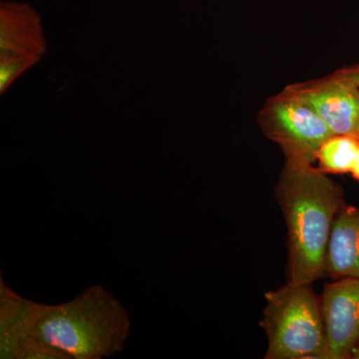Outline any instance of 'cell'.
<instances>
[{"label": "cell", "mask_w": 359, "mask_h": 359, "mask_svg": "<svg viewBox=\"0 0 359 359\" xmlns=\"http://www.w3.org/2000/svg\"><path fill=\"white\" fill-rule=\"evenodd\" d=\"M276 198L287 228L289 283L313 285L325 275L330 233L344 205L341 187L313 164L285 162Z\"/></svg>", "instance_id": "cell-1"}, {"label": "cell", "mask_w": 359, "mask_h": 359, "mask_svg": "<svg viewBox=\"0 0 359 359\" xmlns=\"http://www.w3.org/2000/svg\"><path fill=\"white\" fill-rule=\"evenodd\" d=\"M25 325L30 334L70 359H101L120 353L131 330L127 309L102 285L65 304L27 299Z\"/></svg>", "instance_id": "cell-2"}, {"label": "cell", "mask_w": 359, "mask_h": 359, "mask_svg": "<svg viewBox=\"0 0 359 359\" xmlns=\"http://www.w3.org/2000/svg\"><path fill=\"white\" fill-rule=\"evenodd\" d=\"M259 327L268 339L266 359H327V330L320 297L311 283H287L264 294Z\"/></svg>", "instance_id": "cell-3"}, {"label": "cell", "mask_w": 359, "mask_h": 359, "mask_svg": "<svg viewBox=\"0 0 359 359\" xmlns=\"http://www.w3.org/2000/svg\"><path fill=\"white\" fill-rule=\"evenodd\" d=\"M259 122L264 135L282 149L285 162L313 164L321 145L334 135L289 87L269 99Z\"/></svg>", "instance_id": "cell-4"}, {"label": "cell", "mask_w": 359, "mask_h": 359, "mask_svg": "<svg viewBox=\"0 0 359 359\" xmlns=\"http://www.w3.org/2000/svg\"><path fill=\"white\" fill-rule=\"evenodd\" d=\"M47 51L41 15L29 4H0V93L41 60Z\"/></svg>", "instance_id": "cell-5"}, {"label": "cell", "mask_w": 359, "mask_h": 359, "mask_svg": "<svg viewBox=\"0 0 359 359\" xmlns=\"http://www.w3.org/2000/svg\"><path fill=\"white\" fill-rule=\"evenodd\" d=\"M311 106L334 135L359 137V88L339 72L290 86Z\"/></svg>", "instance_id": "cell-6"}, {"label": "cell", "mask_w": 359, "mask_h": 359, "mask_svg": "<svg viewBox=\"0 0 359 359\" xmlns=\"http://www.w3.org/2000/svg\"><path fill=\"white\" fill-rule=\"evenodd\" d=\"M327 330V359L351 358L359 342V278H339L327 283L320 295Z\"/></svg>", "instance_id": "cell-7"}, {"label": "cell", "mask_w": 359, "mask_h": 359, "mask_svg": "<svg viewBox=\"0 0 359 359\" xmlns=\"http://www.w3.org/2000/svg\"><path fill=\"white\" fill-rule=\"evenodd\" d=\"M325 273L339 278H359V208L342 205L335 218L327 257Z\"/></svg>", "instance_id": "cell-8"}, {"label": "cell", "mask_w": 359, "mask_h": 359, "mask_svg": "<svg viewBox=\"0 0 359 359\" xmlns=\"http://www.w3.org/2000/svg\"><path fill=\"white\" fill-rule=\"evenodd\" d=\"M359 151V139L347 135H334L321 145L316 161L327 174L351 173Z\"/></svg>", "instance_id": "cell-9"}, {"label": "cell", "mask_w": 359, "mask_h": 359, "mask_svg": "<svg viewBox=\"0 0 359 359\" xmlns=\"http://www.w3.org/2000/svg\"><path fill=\"white\" fill-rule=\"evenodd\" d=\"M337 72L342 76L351 80L359 88V65L344 68V69L337 71Z\"/></svg>", "instance_id": "cell-10"}, {"label": "cell", "mask_w": 359, "mask_h": 359, "mask_svg": "<svg viewBox=\"0 0 359 359\" xmlns=\"http://www.w3.org/2000/svg\"><path fill=\"white\" fill-rule=\"evenodd\" d=\"M351 175L354 179L359 183V151L358 153V156H356L355 162H354L353 169H351Z\"/></svg>", "instance_id": "cell-11"}, {"label": "cell", "mask_w": 359, "mask_h": 359, "mask_svg": "<svg viewBox=\"0 0 359 359\" xmlns=\"http://www.w3.org/2000/svg\"><path fill=\"white\" fill-rule=\"evenodd\" d=\"M351 358L359 359V342L356 344V346L354 347L353 351H351Z\"/></svg>", "instance_id": "cell-12"}, {"label": "cell", "mask_w": 359, "mask_h": 359, "mask_svg": "<svg viewBox=\"0 0 359 359\" xmlns=\"http://www.w3.org/2000/svg\"><path fill=\"white\" fill-rule=\"evenodd\" d=\"M358 139H359V137H358Z\"/></svg>", "instance_id": "cell-13"}]
</instances>
